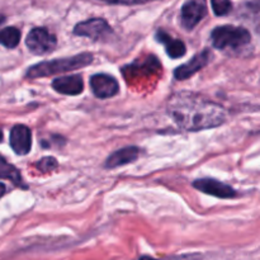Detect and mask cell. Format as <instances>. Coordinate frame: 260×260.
Listing matches in <instances>:
<instances>
[{
	"instance_id": "5bb4252c",
	"label": "cell",
	"mask_w": 260,
	"mask_h": 260,
	"mask_svg": "<svg viewBox=\"0 0 260 260\" xmlns=\"http://www.w3.org/2000/svg\"><path fill=\"white\" fill-rule=\"evenodd\" d=\"M0 178L2 179H8L13 183L17 187L23 188L25 189L27 185L23 183L22 175H20V172L14 167L13 164H10L4 156L0 155Z\"/></svg>"
},
{
	"instance_id": "9a60e30c",
	"label": "cell",
	"mask_w": 260,
	"mask_h": 260,
	"mask_svg": "<svg viewBox=\"0 0 260 260\" xmlns=\"http://www.w3.org/2000/svg\"><path fill=\"white\" fill-rule=\"evenodd\" d=\"M20 30L15 27H7L4 29L0 30V45H3L4 47L9 48H15L20 42Z\"/></svg>"
},
{
	"instance_id": "4fadbf2b",
	"label": "cell",
	"mask_w": 260,
	"mask_h": 260,
	"mask_svg": "<svg viewBox=\"0 0 260 260\" xmlns=\"http://www.w3.org/2000/svg\"><path fill=\"white\" fill-rule=\"evenodd\" d=\"M156 41H159L160 43L165 46V51H167L168 56L172 58H179L187 52L185 43L182 40L173 38L169 33L162 29H159L156 32Z\"/></svg>"
},
{
	"instance_id": "52a82bcc",
	"label": "cell",
	"mask_w": 260,
	"mask_h": 260,
	"mask_svg": "<svg viewBox=\"0 0 260 260\" xmlns=\"http://www.w3.org/2000/svg\"><path fill=\"white\" fill-rule=\"evenodd\" d=\"M212 52H211L210 48H205L201 52L196 53L193 56V58L188 62L183 63V65L178 66L174 70V78L177 80H185V79L190 78L192 75H194L196 73H198L200 70H202L206 65H208L211 60H212Z\"/></svg>"
},
{
	"instance_id": "3957f363",
	"label": "cell",
	"mask_w": 260,
	"mask_h": 260,
	"mask_svg": "<svg viewBox=\"0 0 260 260\" xmlns=\"http://www.w3.org/2000/svg\"><path fill=\"white\" fill-rule=\"evenodd\" d=\"M91 62H93V55L89 52L79 53V55L71 56V57L57 58V60L42 61V62L30 66L25 73V78L40 79L45 78V76H52L56 74L85 68V66L90 65Z\"/></svg>"
},
{
	"instance_id": "d6986e66",
	"label": "cell",
	"mask_w": 260,
	"mask_h": 260,
	"mask_svg": "<svg viewBox=\"0 0 260 260\" xmlns=\"http://www.w3.org/2000/svg\"><path fill=\"white\" fill-rule=\"evenodd\" d=\"M5 193H7V187H5L3 183H0V198H2Z\"/></svg>"
},
{
	"instance_id": "277c9868",
	"label": "cell",
	"mask_w": 260,
	"mask_h": 260,
	"mask_svg": "<svg viewBox=\"0 0 260 260\" xmlns=\"http://www.w3.org/2000/svg\"><path fill=\"white\" fill-rule=\"evenodd\" d=\"M25 46L35 55H47L56 48L57 38L46 28L36 27L28 33Z\"/></svg>"
},
{
	"instance_id": "e0dca14e",
	"label": "cell",
	"mask_w": 260,
	"mask_h": 260,
	"mask_svg": "<svg viewBox=\"0 0 260 260\" xmlns=\"http://www.w3.org/2000/svg\"><path fill=\"white\" fill-rule=\"evenodd\" d=\"M57 167H58L57 160L52 156L42 157V160H40V161L36 164V168H37V169L42 173L53 172L55 169H57Z\"/></svg>"
},
{
	"instance_id": "30bf717a",
	"label": "cell",
	"mask_w": 260,
	"mask_h": 260,
	"mask_svg": "<svg viewBox=\"0 0 260 260\" xmlns=\"http://www.w3.org/2000/svg\"><path fill=\"white\" fill-rule=\"evenodd\" d=\"M10 146L17 155H27L32 147V132L24 124H15L10 131Z\"/></svg>"
},
{
	"instance_id": "ffe728a7",
	"label": "cell",
	"mask_w": 260,
	"mask_h": 260,
	"mask_svg": "<svg viewBox=\"0 0 260 260\" xmlns=\"http://www.w3.org/2000/svg\"><path fill=\"white\" fill-rule=\"evenodd\" d=\"M101 2L109 3V4H121V0H101Z\"/></svg>"
},
{
	"instance_id": "5b68a950",
	"label": "cell",
	"mask_w": 260,
	"mask_h": 260,
	"mask_svg": "<svg viewBox=\"0 0 260 260\" xmlns=\"http://www.w3.org/2000/svg\"><path fill=\"white\" fill-rule=\"evenodd\" d=\"M207 15L206 0H185L180 10V24L187 30H192Z\"/></svg>"
},
{
	"instance_id": "7c38bea8",
	"label": "cell",
	"mask_w": 260,
	"mask_h": 260,
	"mask_svg": "<svg viewBox=\"0 0 260 260\" xmlns=\"http://www.w3.org/2000/svg\"><path fill=\"white\" fill-rule=\"evenodd\" d=\"M140 155V149L136 146H128L123 147L121 150H117L113 154L109 155L107 157L106 162H104V167L107 169H114L117 167H122V165L129 164V162H134L139 159Z\"/></svg>"
},
{
	"instance_id": "7402d4cb",
	"label": "cell",
	"mask_w": 260,
	"mask_h": 260,
	"mask_svg": "<svg viewBox=\"0 0 260 260\" xmlns=\"http://www.w3.org/2000/svg\"><path fill=\"white\" fill-rule=\"evenodd\" d=\"M3 141V132H2V129H0V142Z\"/></svg>"
},
{
	"instance_id": "ac0fdd59",
	"label": "cell",
	"mask_w": 260,
	"mask_h": 260,
	"mask_svg": "<svg viewBox=\"0 0 260 260\" xmlns=\"http://www.w3.org/2000/svg\"><path fill=\"white\" fill-rule=\"evenodd\" d=\"M151 2V0H121V4H140V3Z\"/></svg>"
},
{
	"instance_id": "6da1fadb",
	"label": "cell",
	"mask_w": 260,
	"mask_h": 260,
	"mask_svg": "<svg viewBox=\"0 0 260 260\" xmlns=\"http://www.w3.org/2000/svg\"><path fill=\"white\" fill-rule=\"evenodd\" d=\"M168 113L179 128L201 131L221 126L228 119L225 109L192 91H178L168 102Z\"/></svg>"
},
{
	"instance_id": "2e32d148",
	"label": "cell",
	"mask_w": 260,
	"mask_h": 260,
	"mask_svg": "<svg viewBox=\"0 0 260 260\" xmlns=\"http://www.w3.org/2000/svg\"><path fill=\"white\" fill-rule=\"evenodd\" d=\"M211 5H212L213 13L218 17L229 14L233 9V3L231 0H211Z\"/></svg>"
},
{
	"instance_id": "44dd1931",
	"label": "cell",
	"mask_w": 260,
	"mask_h": 260,
	"mask_svg": "<svg viewBox=\"0 0 260 260\" xmlns=\"http://www.w3.org/2000/svg\"><path fill=\"white\" fill-rule=\"evenodd\" d=\"M4 22H5V17L3 14H0V24H3Z\"/></svg>"
},
{
	"instance_id": "7a4b0ae2",
	"label": "cell",
	"mask_w": 260,
	"mask_h": 260,
	"mask_svg": "<svg viewBox=\"0 0 260 260\" xmlns=\"http://www.w3.org/2000/svg\"><path fill=\"white\" fill-rule=\"evenodd\" d=\"M213 47L228 55H243L251 47V35L246 28L238 25H218L211 32Z\"/></svg>"
},
{
	"instance_id": "8fae6325",
	"label": "cell",
	"mask_w": 260,
	"mask_h": 260,
	"mask_svg": "<svg viewBox=\"0 0 260 260\" xmlns=\"http://www.w3.org/2000/svg\"><path fill=\"white\" fill-rule=\"evenodd\" d=\"M53 90L63 95H79L84 90V80L80 75H69L53 79Z\"/></svg>"
},
{
	"instance_id": "8992f818",
	"label": "cell",
	"mask_w": 260,
	"mask_h": 260,
	"mask_svg": "<svg viewBox=\"0 0 260 260\" xmlns=\"http://www.w3.org/2000/svg\"><path fill=\"white\" fill-rule=\"evenodd\" d=\"M111 33H113V30H112L108 22L103 18H91L85 22L78 23L74 28V35L88 37L94 41L102 40Z\"/></svg>"
},
{
	"instance_id": "9c48e42d",
	"label": "cell",
	"mask_w": 260,
	"mask_h": 260,
	"mask_svg": "<svg viewBox=\"0 0 260 260\" xmlns=\"http://www.w3.org/2000/svg\"><path fill=\"white\" fill-rule=\"evenodd\" d=\"M90 88L99 99L112 98L119 90L118 81L108 74H94L90 78Z\"/></svg>"
},
{
	"instance_id": "ba28073f",
	"label": "cell",
	"mask_w": 260,
	"mask_h": 260,
	"mask_svg": "<svg viewBox=\"0 0 260 260\" xmlns=\"http://www.w3.org/2000/svg\"><path fill=\"white\" fill-rule=\"evenodd\" d=\"M193 187L200 190V192L213 196V197L223 198V200H230V198L238 196V192L233 187L222 182H218V180L211 179V178L197 179L196 182H193Z\"/></svg>"
}]
</instances>
